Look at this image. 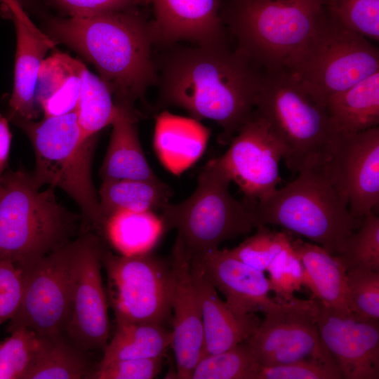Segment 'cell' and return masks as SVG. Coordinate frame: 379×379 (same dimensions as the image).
I'll use <instances>...</instances> for the list:
<instances>
[{"mask_svg": "<svg viewBox=\"0 0 379 379\" xmlns=\"http://www.w3.org/2000/svg\"><path fill=\"white\" fill-rule=\"evenodd\" d=\"M286 68L325 107L333 95L379 72V50L326 11L306 45Z\"/></svg>", "mask_w": 379, "mask_h": 379, "instance_id": "cell-9", "label": "cell"}, {"mask_svg": "<svg viewBox=\"0 0 379 379\" xmlns=\"http://www.w3.org/2000/svg\"><path fill=\"white\" fill-rule=\"evenodd\" d=\"M225 298L238 316L264 313L276 302L269 296L270 281L262 271L232 256L227 249L211 250L190 259Z\"/></svg>", "mask_w": 379, "mask_h": 379, "instance_id": "cell-18", "label": "cell"}, {"mask_svg": "<svg viewBox=\"0 0 379 379\" xmlns=\"http://www.w3.org/2000/svg\"><path fill=\"white\" fill-rule=\"evenodd\" d=\"M172 331L163 325L150 323H117L98 366L131 359L162 357L171 346Z\"/></svg>", "mask_w": 379, "mask_h": 379, "instance_id": "cell-30", "label": "cell"}, {"mask_svg": "<svg viewBox=\"0 0 379 379\" xmlns=\"http://www.w3.org/2000/svg\"><path fill=\"white\" fill-rule=\"evenodd\" d=\"M286 232L272 230L268 225H260L254 234L247 237L236 247L227 251L243 263L263 272L274 258L290 244Z\"/></svg>", "mask_w": 379, "mask_h": 379, "instance_id": "cell-34", "label": "cell"}, {"mask_svg": "<svg viewBox=\"0 0 379 379\" xmlns=\"http://www.w3.org/2000/svg\"><path fill=\"white\" fill-rule=\"evenodd\" d=\"M172 195L170 187L160 179L154 181L102 180L98 191L102 229L105 220L119 211L156 213L161 211L169 203Z\"/></svg>", "mask_w": 379, "mask_h": 379, "instance_id": "cell-27", "label": "cell"}, {"mask_svg": "<svg viewBox=\"0 0 379 379\" xmlns=\"http://www.w3.org/2000/svg\"><path fill=\"white\" fill-rule=\"evenodd\" d=\"M326 13L345 27L379 40V0H325Z\"/></svg>", "mask_w": 379, "mask_h": 379, "instance_id": "cell-35", "label": "cell"}, {"mask_svg": "<svg viewBox=\"0 0 379 379\" xmlns=\"http://www.w3.org/2000/svg\"><path fill=\"white\" fill-rule=\"evenodd\" d=\"M347 267L379 272V218L372 211L348 239L344 252L338 255Z\"/></svg>", "mask_w": 379, "mask_h": 379, "instance_id": "cell-36", "label": "cell"}, {"mask_svg": "<svg viewBox=\"0 0 379 379\" xmlns=\"http://www.w3.org/2000/svg\"><path fill=\"white\" fill-rule=\"evenodd\" d=\"M119 107V111L112 124L109 145L100 170L102 180H159L144 154L135 124V112Z\"/></svg>", "mask_w": 379, "mask_h": 379, "instance_id": "cell-24", "label": "cell"}, {"mask_svg": "<svg viewBox=\"0 0 379 379\" xmlns=\"http://www.w3.org/2000/svg\"><path fill=\"white\" fill-rule=\"evenodd\" d=\"M16 33L14 80L9 100L10 118L33 120L39 115L35 91L39 72L46 52L55 43L30 20L25 9L15 4L8 6Z\"/></svg>", "mask_w": 379, "mask_h": 379, "instance_id": "cell-19", "label": "cell"}, {"mask_svg": "<svg viewBox=\"0 0 379 379\" xmlns=\"http://www.w3.org/2000/svg\"><path fill=\"white\" fill-rule=\"evenodd\" d=\"M296 179L255 205L258 223L277 225L340 255L361 222L328 178L322 164L307 167Z\"/></svg>", "mask_w": 379, "mask_h": 379, "instance_id": "cell-4", "label": "cell"}, {"mask_svg": "<svg viewBox=\"0 0 379 379\" xmlns=\"http://www.w3.org/2000/svg\"><path fill=\"white\" fill-rule=\"evenodd\" d=\"M275 300L265 312L264 320L244 340L255 363L275 366L313 359L335 363L319 335L318 300L294 296Z\"/></svg>", "mask_w": 379, "mask_h": 379, "instance_id": "cell-11", "label": "cell"}, {"mask_svg": "<svg viewBox=\"0 0 379 379\" xmlns=\"http://www.w3.org/2000/svg\"><path fill=\"white\" fill-rule=\"evenodd\" d=\"M79 238L25 270L21 305L8 331L23 326L41 336L64 333L69 317Z\"/></svg>", "mask_w": 379, "mask_h": 379, "instance_id": "cell-12", "label": "cell"}, {"mask_svg": "<svg viewBox=\"0 0 379 379\" xmlns=\"http://www.w3.org/2000/svg\"><path fill=\"white\" fill-rule=\"evenodd\" d=\"M348 299L352 313L379 321V272L347 270Z\"/></svg>", "mask_w": 379, "mask_h": 379, "instance_id": "cell-37", "label": "cell"}, {"mask_svg": "<svg viewBox=\"0 0 379 379\" xmlns=\"http://www.w3.org/2000/svg\"><path fill=\"white\" fill-rule=\"evenodd\" d=\"M231 182L218 157L210 159L198 174L192 194L160 211L165 230L177 231L173 248L189 259L258 227L253 206L231 194Z\"/></svg>", "mask_w": 379, "mask_h": 379, "instance_id": "cell-5", "label": "cell"}, {"mask_svg": "<svg viewBox=\"0 0 379 379\" xmlns=\"http://www.w3.org/2000/svg\"><path fill=\"white\" fill-rule=\"evenodd\" d=\"M335 363L319 360H302L275 366L257 364L253 379H341Z\"/></svg>", "mask_w": 379, "mask_h": 379, "instance_id": "cell-39", "label": "cell"}, {"mask_svg": "<svg viewBox=\"0 0 379 379\" xmlns=\"http://www.w3.org/2000/svg\"><path fill=\"white\" fill-rule=\"evenodd\" d=\"M163 356L155 358L114 361L98 366L91 374L93 379H152L159 373Z\"/></svg>", "mask_w": 379, "mask_h": 379, "instance_id": "cell-41", "label": "cell"}, {"mask_svg": "<svg viewBox=\"0 0 379 379\" xmlns=\"http://www.w3.org/2000/svg\"><path fill=\"white\" fill-rule=\"evenodd\" d=\"M318 303L319 335L343 378L378 379L379 321Z\"/></svg>", "mask_w": 379, "mask_h": 379, "instance_id": "cell-16", "label": "cell"}, {"mask_svg": "<svg viewBox=\"0 0 379 379\" xmlns=\"http://www.w3.org/2000/svg\"><path fill=\"white\" fill-rule=\"evenodd\" d=\"M292 251L305 272L304 286L323 304L343 312H352L348 299L347 267L338 255L314 243L290 239Z\"/></svg>", "mask_w": 379, "mask_h": 379, "instance_id": "cell-22", "label": "cell"}, {"mask_svg": "<svg viewBox=\"0 0 379 379\" xmlns=\"http://www.w3.org/2000/svg\"><path fill=\"white\" fill-rule=\"evenodd\" d=\"M267 272L270 274V289L276 293V300H290L304 286V267L290 244L274 258Z\"/></svg>", "mask_w": 379, "mask_h": 379, "instance_id": "cell-38", "label": "cell"}, {"mask_svg": "<svg viewBox=\"0 0 379 379\" xmlns=\"http://www.w3.org/2000/svg\"><path fill=\"white\" fill-rule=\"evenodd\" d=\"M328 178L361 222L379 203V128L336 133L323 164Z\"/></svg>", "mask_w": 379, "mask_h": 379, "instance_id": "cell-14", "label": "cell"}, {"mask_svg": "<svg viewBox=\"0 0 379 379\" xmlns=\"http://www.w3.org/2000/svg\"><path fill=\"white\" fill-rule=\"evenodd\" d=\"M11 138L8 120L0 112V182L7 166Z\"/></svg>", "mask_w": 379, "mask_h": 379, "instance_id": "cell-43", "label": "cell"}, {"mask_svg": "<svg viewBox=\"0 0 379 379\" xmlns=\"http://www.w3.org/2000/svg\"><path fill=\"white\" fill-rule=\"evenodd\" d=\"M165 230L160 216L152 211H119L105 222L102 232L122 255H135L154 247Z\"/></svg>", "mask_w": 379, "mask_h": 379, "instance_id": "cell-28", "label": "cell"}, {"mask_svg": "<svg viewBox=\"0 0 379 379\" xmlns=\"http://www.w3.org/2000/svg\"><path fill=\"white\" fill-rule=\"evenodd\" d=\"M173 330L171 347L176 363V378L190 379L204 346L202 315L194 286L190 259L173 248Z\"/></svg>", "mask_w": 379, "mask_h": 379, "instance_id": "cell-17", "label": "cell"}, {"mask_svg": "<svg viewBox=\"0 0 379 379\" xmlns=\"http://www.w3.org/2000/svg\"><path fill=\"white\" fill-rule=\"evenodd\" d=\"M261 69L225 43L178 48L162 62L159 102L215 121L230 142L255 108Z\"/></svg>", "mask_w": 379, "mask_h": 379, "instance_id": "cell-1", "label": "cell"}, {"mask_svg": "<svg viewBox=\"0 0 379 379\" xmlns=\"http://www.w3.org/2000/svg\"><path fill=\"white\" fill-rule=\"evenodd\" d=\"M336 133L378 126L379 72L331 96L325 105Z\"/></svg>", "mask_w": 379, "mask_h": 379, "instance_id": "cell-26", "label": "cell"}, {"mask_svg": "<svg viewBox=\"0 0 379 379\" xmlns=\"http://www.w3.org/2000/svg\"><path fill=\"white\" fill-rule=\"evenodd\" d=\"M69 17L86 18L102 13L130 10L135 0H51Z\"/></svg>", "mask_w": 379, "mask_h": 379, "instance_id": "cell-42", "label": "cell"}, {"mask_svg": "<svg viewBox=\"0 0 379 379\" xmlns=\"http://www.w3.org/2000/svg\"><path fill=\"white\" fill-rule=\"evenodd\" d=\"M48 36L91 62L116 105L135 112L134 104L157 81L151 58V24L130 10L86 18H51Z\"/></svg>", "mask_w": 379, "mask_h": 379, "instance_id": "cell-2", "label": "cell"}, {"mask_svg": "<svg viewBox=\"0 0 379 379\" xmlns=\"http://www.w3.org/2000/svg\"><path fill=\"white\" fill-rule=\"evenodd\" d=\"M107 299L116 323L163 325L170 317L173 293L171 262L150 253L115 255L102 244Z\"/></svg>", "mask_w": 379, "mask_h": 379, "instance_id": "cell-10", "label": "cell"}, {"mask_svg": "<svg viewBox=\"0 0 379 379\" xmlns=\"http://www.w3.org/2000/svg\"><path fill=\"white\" fill-rule=\"evenodd\" d=\"M86 69L81 61L64 53H54L44 60L39 72L35 101L44 117L75 112Z\"/></svg>", "mask_w": 379, "mask_h": 379, "instance_id": "cell-23", "label": "cell"}, {"mask_svg": "<svg viewBox=\"0 0 379 379\" xmlns=\"http://www.w3.org/2000/svg\"><path fill=\"white\" fill-rule=\"evenodd\" d=\"M256 365L244 341L224 352L201 357L190 379H253Z\"/></svg>", "mask_w": 379, "mask_h": 379, "instance_id": "cell-32", "label": "cell"}, {"mask_svg": "<svg viewBox=\"0 0 379 379\" xmlns=\"http://www.w3.org/2000/svg\"><path fill=\"white\" fill-rule=\"evenodd\" d=\"M325 0H234L228 24L237 51L263 70L287 67L326 14Z\"/></svg>", "mask_w": 379, "mask_h": 379, "instance_id": "cell-7", "label": "cell"}, {"mask_svg": "<svg viewBox=\"0 0 379 379\" xmlns=\"http://www.w3.org/2000/svg\"><path fill=\"white\" fill-rule=\"evenodd\" d=\"M40 336L34 363L25 379L91 378L93 369L86 351L65 333Z\"/></svg>", "mask_w": 379, "mask_h": 379, "instance_id": "cell-29", "label": "cell"}, {"mask_svg": "<svg viewBox=\"0 0 379 379\" xmlns=\"http://www.w3.org/2000/svg\"><path fill=\"white\" fill-rule=\"evenodd\" d=\"M0 344V379H25L32 367L40 344V336L20 326Z\"/></svg>", "mask_w": 379, "mask_h": 379, "instance_id": "cell-33", "label": "cell"}, {"mask_svg": "<svg viewBox=\"0 0 379 379\" xmlns=\"http://www.w3.org/2000/svg\"><path fill=\"white\" fill-rule=\"evenodd\" d=\"M190 267L202 315L204 346L201 358L244 342L260 324L259 317L255 313L246 316L233 313L203 272L191 262Z\"/></svg>", "mask_w": 379, "mask_h": 379, "instance_id": "cell-21", "label": "cell"}, {"mask_svg": "<svg viewBox=\"0 0 379 379\" xmlns=\"http://www.w3.org/2000/svg\"><path fill=\"white\" fill-rule=\"evenodd\" d=\"M16 4L21 7H22L24 9L25 8H30L31 6H34L36 4L35 0H0V4H4L6 7H7L10 4Z\"/></svg>", "mask_w": 379, "mask_h": 379, "instance_id": "cell-44", "label": "cell"}, {"mask_svg": "<svg viewBox=\"0 0 379 379\" xmlns=\"http://www.w3.org/2000/svg\"><path fill=\"white\" fill-rule=\"evenodd\" d=\"M25 270L8 260H0V324L11 320L22 300Z\"/></svg>", "mask_w": 379, "mask_h": 379, "instance_id": "cell-40", "label": "cell"}, {"mask_svg": "<svg viewBox=\"0 0 379 379\" xmlns=\"http://www.w3.org/2000/svg\"><path fill=\"white\" fill-rule=\"evenodd\" d=\"M13 122L32 142L35 168L31 174L36 185L60 188L80 208L85 226L101 231L99 199L91 173L96 139L84 136L76 112L44 117L38 122Z\"/></svg>", "mask_w": 379, "mask_h": 379, "instance_id": "cell-6", "label": "cell"}, {"mask_svg": "<svg viewBox=\"0 0 379 379\" xmlns=\"http://www.w3.org/2000/svg\"><path fill=\"white\" fill-rule=\"evenodd\" d=\"M255 109L283 141L289 169L299 172L326 160L336 135L329 115L288 69H264Z\"/></svg>", "mask_w": 379, "mask_h": 379, "instance_id": "cell-8", "label": "cell"}, {"mask_svg": "<svg viewBox=\"0 0 379 379\" xmlns=\"http://www.w3.org/2000/svg\"><path fill=\"white\" fill-rule=\"evenodd\" d=\"M218 159L232 182L253 207L281 181L279 163L286 147L269 122L255 109Z\"/></svg>", "mask_w": 379, "mask_h": 379, "instance_id": "cell-13", "label": "cell"}, {"mask_svg": "<svg viewBox=\"0 0 379 379\" xmlns=\"http://www.w3.org/2000/svg\"><path fill=\"white\" fill-rule=\"evenodd\" d=\"M209 131L199 121L161 113L157 118L154 143L163 164L173 173H180L202 154Z\"/></svg>", "mask_w": 379, "mask_h": 379, "instance_id": "cell-25", "label": "cell"}, {"mask_svg": "<svg viewBox=\"0 0 379 379\" xmlns=\"http://www.w3.org/2000/svg\"><path fill=\"white\" fill-rule=\"evenodd\" d=\"M102 244L91 233L79 238L71 309L64 332L86 352L103 350L109 340L108 299L101 274Z\"/></svg>", "mask_w": 379, "mask_h": 379, "instance_id": "cell-15", "label": "cell"}, {"mask_svg": "<svg viewBox=\"0 0 379 379\" xmlns=\"http://www.w3.org/2000/svg\"><path fill=\"white\" fill-rule=\"evenodd\" d=\"M154 42L188 40L200 46L225 43L217 0H152Z\"/></svg>", "mask_w": 379, "mask_h": 379, "instance_id": "cell-20", "label": "cell"}, {"mask_svg": "<svg viewBox=\"0 0 379 379\" xmlns=\"http://www.w3.org/2000/svg\"><path fill=\"white\" fill-rule=\"evenodd\" d=\"M79 220L57 201L55 187L40 191L24 170L4 173L0 182V260L25 270L71 241Z\"/></svg>", "mask_w": 379, "mask_h": 379, "instance_id": "cell-3", "label": "cell"}, {"mask_svg": "<svg viewBox=\"0 0 379 379\" xmlns=\"http://www.w3.org/2000/svg\"><path fill=\"white\" fill-rule=\"evenodd\" d=\"M119 111L113 95L100 77L85 69L75 112L82 133L91 138L112 125Z\"/></svg>", "mask_w": 379, "mask_h": 379, "instance_id": "cell-31", "label": "cell"}, {"mask_svg": "<svg viewBox=\"0 0 379 379\" xmlns=\"http://www.w3.org/2000/svg\"><path fill=\"white\" fill-rule=\"evenodd\" d=\"M135 1H137V0H135Z\"/></svg>", "mask_w": 379, "mask_h": 379, "instance_id": "cell-45", "label": "cell"}]
</instances>
